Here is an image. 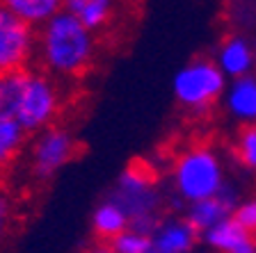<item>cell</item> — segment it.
<instances>
[{
    "label": "cell",
    "mask_w": 256,
    "mask_h": 253,
    "mask_svg": "<svg viewBox=\"0 0 256 253\" xmlns=\"http://www.w3.org/2000/svg\"><path fill=\"white\" fill-rule=\"evenodd\" d=\"M98 53V37L62 9L37 30V64L60 82H71L92 71Z\"/></svg>",
    "instance_id": "obj_1"
},
{
    "label": "cell",
    "mask_w": 256,
    "mask_h": 253,
    "mask_svg": "<svg viewBox=\"0 0 256 253\" xmlns=\"http://www.w3.org/2000/svg\"><path fill=\"white\" fill-rule=\"evenodd\" d=\"M64 103H66L64 82L32 66L23 73L21 96H18L14 121L26 130L28 137H32V135L55 126L58 116L62 114Z\"/></svg>",
    "instance_id": "obj_2"
},
{
    "label": "cell",
    "mask_w": 256,
    "mask_h": 253,
    "mask_svg": "<svg viewBox=\"0 0 256 253\" xmlns=\"http://www.w3.org/2000/svg\"><path fill=\"white\" fill-rule=\"evenodd\" d=\"M110 199L126 212L130 231L151 238L156 228L160 226V219L156 215L160 206V196L154 190L151 176L140 164H130L119 174Z\"/></svg>",
    "instance_id": "obj_3"
},
{
    "label": "cell",
    "mask_w": 256,
    "mask_h": 253,
    "mask_svg": "<svg viewBox=\"0 0 256 253\" xmlns=\"http://www.w3.org/2000/svg\"><path fill=\"white\" fill-rule=\"evenodd\" d=\"M78 155V139L66 126H50L30 137L28 171L37 183H48Z\"/></svg>",
    "instance_id": "obj_4"
},
{
    "label": "cell",
    "mask_w": 256,
    "mask_h": 253,
    "mask_svg": "<svg viewBox=\"0 0 256 253\" xmlns=\"http://www.w3.org/2000/svg\"><path fill=\"white\" fill-rule=\"evenodd\" d=\"M174 185L178 196L190 203L213 199L222 187L220 162L206 148H190L174 164Z\"/></svg>",
    "instance_id": "obj_5"
},
{
    "label": "cell",
    "mask_w": 256,
    "mask_h": 253,
    "mask_svg": "<svg viewBox=\"0 0 256 253\" xmlns=\"http://www.w3.org/2000/svg\"><path fill=\"white\" fill-rule=\"evenodd\" d=\"M37 62V30L0 2V75L32 69Z\"/></svg>",
    "instance_id": "obj_6"
},
{
    "label": "cell",
    "mask_w": 256,
    "mask_h": 253,
    "mask_svg": "<svg viewBox=\"0 0 256 253\" xmlns=\"http://www.w3.org/2000/svg\"><path fill=\"white\" fill-rule=\"evenodd\" d=\"M224 75L208 59H197L183 66L174 78V96L183 107H204L222 94Z\"/></svg>",
    "instance_id": "obj_7"
},
{
    "label": "cell",
    "mask_w": 256,
    "mask_h": 253,
    "mask_svg": "<svg viewBox=\"0 0 256 253\" xmlns=\"http://www.w3.org/2000/svg\"><path fill=\"white\" fill-rule=\"evenodd\" d=\"M199 233L188 224V219H167L160 222L151 235L154 249L160 253H188L192 251Z\"/></svg>",
    "instance_id": "obj_8"
},
{
    "label": "cell",
    "mask_w": 256,
    "mask_h": 253,
    "mask_svg": "<svg viewBox=\"0 0 256 253\" xmlns=\"http://www.w3.org/2000/svg\"><path fill=\"white\" fill-rule=\"evenodd\" d=\"M210 247L220 249L222 253H256V244L250 238V233L240 226L236 219H224L218 226L204 233Z\"/></svg>",
    "instance_id": "obj_9"
},
{
    "label": "cell",
    "mask_w": 256,
    "mask_h": 253,
    "mask_svg": "<svg viewBox=\"0 0 256 253\" xmlns=\"http://www.w3.org/2000/svg\"><path fill=\"white\" fill-rule=\"evenodd\" d=\"M62 7L69 14H74L90 32H94L96 37L103 30H108L117 9V5L110 0H66L62 2Z\"/></svg>",
    "instance_id": "obj_10"
},
{
    "label": "cell",
    "mask_w": 256,
    "mask_h": 253,
    "mask_svg": "<svg viewBox=\"0 0 256 253\" xmlns=\"http://www.w3.org/2000/svg\"><path fill=\"white\" fill-rule=\"evenodd\" d=\"M92 231H94L96 242L110 244L114 238L128 231V217L114 201L108 196L101 201L92 212Z\"/></svg>",
    "instance_id": "obj_11"
},
{
    "label": "cell",
    "mask_w": 256,
    "mask_h": 253,
    "mask_svg": "<svg viewBox=\"0 0 256 253\" xmlns=\"http://www.w3.org/2000/svg\"><path fill=\"white\" fill-rule=\"evenodd\" d=\"M5 5L34 30L44 27L55 14L64 9L60 0H5Z\"/></svg>",
    "instance_id": "obj_12"
},
{
    "label": "cell",
    "mask_w": 256,
    "mask_h": 253,
    "mask_svg": "<svg viewBox=\"0 0 256 253\" xmlns=\"http://www.w3.org/2000/svg\"><path fill=\"white\" fill-rule=\"evenodd\" d=\"M28 139L30 137L26 135V130L14 119L0 116V174L7 171L18 160Z\"/></svg>",
    "instance_id": "obj_13"
},
{
    "label": "cell",
    "mask_w": 256,
    "mask_h": 253,
    "mask_svg": "<svg viewBox=\"0 0 256 253\" xmlns=\"http://www.w3.org/2000/svg\"><path fill=\"white\" fill-rule=\"evenodd\" d=\"M226 215H229L226 206H224L218 196H213V199L192 203V206L188 208V217H186V219H188V224H190V226L194 228L197 233H206V231H210L213 226H218L220 222L229 219Z\"/></svg>",
    "instance_id": "obj_14"
},
{
    "label": "cell",
    "mask_w": 256,
    "mask_h": 253,
    "mask_svg": "<svg viewBox=\"0 0 256 253\" xmlns=\"http://www.w3.org/2000/svg\"><path fill=\"white\" fill-rule=\"evenodd\" d=\"M229 110L240 119L254 121L256 119V80L242 78L236 80L229 94Z\"/></svg>",
    "instance_id": "obj_15"
},
{
    "label": "cell",
    "mask_w": 256,
    "mask_h": 253,
    "mask_svg": "<svg viewBox=\"0 0 256 253\" xmlns=\"http://www.w3.org/2000/svg\"><path fill=\"white\" fill-rule=\"evenodd\" d=\"M220 64H222V71H226L229 75H240L250 69L252 64V50L242 39H229V41L222 46V53H220Z\"/></svg>",
    "instance_id": "obj_16"
},
{
    "label": "cell",
    "mask_w": 256,
    "mask_h": 253,
    "mask_svg": "<svg viewBox=\"0 0 256 253\" xmlns=\"http://www.w3.org/2000/svg\"><path fill=\"white\" fill-rule=\"evenodd\" d=\"M110 247L114 253H149V251H154L151 238H146L142 233L130 231V228H128L126 233H122L119 238L112 240Z\"/></svg>",
    "instance_id": "obj_17"
},
{
    "label": "cell",
    "mask_w": 256,
    "mask_h": 253,
    "mask_svg": "<svg viewBox=\"0 0 256 253\" xmlns=\"http://www.w3.org/2000/svg\"><path fill=\"white\" fill-rule=\"evenodd\" d=\"M240 160L247 167H256V126L245 128L240 135Z\"/></svg>",
    "instance_id": "obj_18"
},
{
    "label": "cell",
    "mask_w": 256,
    "mask_h": 253,
    "mask_svg": "<svg viewBox=\"0 0 256 253\" xmlns=\"http://www.w3.org/2000/svg\"><path fill=\"white\" fill-rule=\"evenodd\" d=\"M234 219L242 228H245L247 233L256 231V201H252V203H247V206L238 208V210H236V215H234Z\"/></svg>",
    "instance_id": "obj_19"
},
{
    "label": "cell",
    "mask_w": 256,
    "mask_h": 253,
    "mask_svg": "<svg viewBox=\"0 0 256 253\" xmlns=\"http://www.w3.org/2000/svg\"><path fill=\"white\" fill-rule=\"evenodd\" d=\"M85 253H114L112 251L110 244H103V242H94L92 247L85 249Z\"/></svg>",
    "instance_id": "obj_20"
},
{
    "label": "cell",
    "mask_w": 256,
    "mask_h": 253,
    "mask_svg": "<svg viewBox=\"0 0 256 253\" xmlns=\"http://www.w3.org/2000/svg\"><path fill=\"white\" fill-rule=\"evenodd\" d=\"M149 253H160V251H156V249H154V251H149Z\"/></svg>",
    "instance_id": "obj_21"
}]
</instances>
